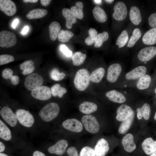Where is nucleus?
Segmentation results:
<instances>
[{"instance_id": "nucleus-1", "label": "nucleus", "mask_w": 156, "mask_h": 156, "mask_svg": "<svg viewBox=\"0 0 156 156\" xmlns=\"http://www.w3.org/2000/svg\"><path fill=\"white\" fill-rule=\"evenodd\" d=\"M15 113L19 124L31 136H35L39 135L40 133L44 131L38 118L35 117L28 110L19 108Z\"/></svg>"}, {"instance_id": "nucleus-2", "label": "nucleus", "mask_w": 156, "mask_h": 156, "mask_svg": "<svg viewBox=\"0 0 156 156\" xmlns=\"http://www.w3.org/2000/svg\"><path fill=\"white\" fill-rule=\"evenodd\" d=\"M0 108V118L16 133L28 140V133L19 124L15 112L7 105Z\"/></svg>"}, {"instance_id": "nucleus-3", "label": "nucleus", "mask_w": 156, "mask_h": 156, "mask_svg": "<svg viewBox=\"0 0 156 156\" xmlns=\"http://www.w3.org/2000/svg\"><path fill=\"white\" fill-rule=\"evenodd\" d=\"M0 139L14 146H25L31 143L28 140L16 133L1 118Z\"/></svg>"}, {"instance_id": "nucleus-4", "label": "nucleus", "mask_w": 156, "mask_h": 156, "mask_svg": "<svg viewBox=\"0 0 156 156\" xmlns=\"http://www.w3.org/2000/svg\"><path fill=\"white\" fill-rule=\"evenodd\" d=\"M60 112L59 105L55 102H50L46 104L40 110L38 118L45 131L46 125L54 120Z\"/></svg>"}, {"instance_id": "nucleus-5", "label": "nucleus", "mask_w": 156, "mask_h": 156, "mask_svg": "<svg viewBox=\"0 0 156 156\" xmlns=\"http://www.w3.org/2000/svg\"><path fill=\"white\" fill-rule=\"evenodd\" d=\"M90 75L88 71L85 68L80 69L77 71L74 78V83L77 90L83 91L88 87L90 83Z\"/></svg>"}, {"instance_id": "nucleus-6", "label": "nucleus", "mask_w": 156, "mask_h": 156, "mask_svg": "<svg viewBox=\"0 0 156 156\" xmlns=\"http://www.w3.org/2000/svg\"><path fill=\"white\" fill-rule=\"evenodd\" d=\"M43 79L41 75L36 73L29 74L26 78L24 85L26 88L31 91L37 90L42 86Z\"/></svg>"}, {"instance_id": "nucleus-7", "label": "nucleus", "mask_w": 156, "mask_h": 156, "mask_svg": "<svg viewBox=\"0 0 156 156\" xmlns=\"http://www.w3.org/2000/svg\"><path fill=\"white\" fill-rule=\"evenodd\" d=\"M83 125L86 130L89 132L95 133L100 129L99 124L96 118L91 115H86L81 118Z\"/></svg>"}, {"instance_id": "nucleus-8", "label": "nucleus", "mask_w": 156, "mask_h": 156, "mask_svg": "<svg viewBox=\"0 0 156 156\" xmlns=\"http://www.w3.org/2000/svg\"><path fill=\"white\" fill-rule=\"evenodd\" d=\"M17 42L15 34L12 32L3 30L0 32V46L2 47H11Z\"/></svg>"}, {"instance_id": "nucleus-9", "label": "nucleus", "mask_w": 156, "mask_h": 156, "mask_svg": "<svg viewBox=\"0 0 156 156\" xmlns=\"http://www.w3.org/2000/svg\"><path fill=\"white\" fill-rule=\"evenodd\" d=\"M68 144L66 140L60 139L47 148V151L50 154L61 156L65 152Z\"/></svg>"}, {"instance_id": "nucleus-10", "label": "nucleus", "mask_w": 156, "mask_h": 156, "mask_svg": "<svg viewBox=\"0 0 156 156\" xmlns=\"http://www.w3.org/2000/svg\"><path fill=\"white\" fill-rule=\"evenodd\" d=\"M122 69V66L119 63H114L111 65L107 70V80L111 83L115 82L120 77Z\"/></svg>"}, {"instance_id": "nucleus-11", "label": "nucleus", "mask_w": 156, "mask_h": 156, "mask_svg": "<svg viewBox=\"0 0 156 156\" xmlns=\"http://www.w3.org/2000/svg\"><path fill=\"white\" fill-rule=\"evenodd\" d=\"M31 94L35 99L42 101L49 99L52 95L51 89L48 86H41L37 90L31 91Z\"/></svg>"}, {"instance_id": "nucleus-12", "label": "nucleus", "mask_w": 156, "mask_h": 156, "mask_svg": "<svg viewBox=\"0 0 156 156\" xmlns=\"http://www.w3.org/2000/svg\"><path fill=\"white\" fill-rule=\"evenodd\" d=\"M112 16L116 20L122 21L125 19L127 14V10L125 3L122 1L116 3L114 8Z\"/></svg>"}, {"instance_id": "nucleus-13", "label": "nucleus", "mask_w": 156, "mask_h": 156, "mask_svg": "<svg viewBox=\"0 0 156 156\" xmlns=\"http://www.w3.org/2000/svg\"><path fill=\"white\" fill-rule=\"evenodd\" d=\"M63 127L68 130L79 133L83 129L82 123L78 120L74 118L66 119L62 123Z\"/></svg>"}, {"instance_id": "nucleus-14", "label": "nucleus", "mask_w": 156, "mask_h": 156, "mask_svg": "<svg viewBox=\"0 0 156 156\" xmlns=\"http://www.w3.org/2000/svg\"><path fill=\"white\" fill-rule=\"evenodd\" d=\"M146 68L144 66H138L127 73L125 75V79L128 81L138 80L146 74Z\"/></svg>"}, {"instance_id": "nucleus-15", "label": "nucleus", "mask_w": 156, "mask_h": 156, "mask_svg": "<svg viewBox=\"0 0 156 156\" xmlns=\"http://www.w3.org/2000/svg\"><path fill=\"white\" fill-rule=\"evenodd\" d=\"M156 55V47H149L141 50L138 55V59L141 61L146 62L151 59Z\"/></svg>"}, {"instance_id": "nucleus-16", "label": "nucleus", "mask_w": 156, "mask_h": 156, "mask_svg": "<svg viewBox=\"0 0 156 156\" xmlns=\"http://www.w3.org/2000/svg\"><path fill=\"white\" fill-rule=\"evenodd\" d=\"M134 112L132 108L126 104H122L119 106L116 110V119L122 122L131 116Z\"/></svg>"}, {"instance_id": "nucleus-17", "label": "nucleus", "mask_w": 156, "mask_h": 156, "mask_svg": "<svg viewBox=\"0 0 156 156\" xmlns=\"http://www.w3.org/2000/svg\"><path fill=\"white\" fill-rule=\"evenodd\" d=\"M0 10L6 15L12 16L14 15L17 10L15 3L10 0H0Z\"/></svg>"}, {"instance_id": "nucleus-18", "label": "nucleus", "mask_w": 156, "mask_h": 156, "mask_svg": "<svg viewBox=\"0 0 156 156\" xmlns=\"http://www.w3.org/2000/svg\"><path fill=\"white\" fill-rule=\"evenodd\" d=\"M105 95L110 101L117 103H123L127 100L124 93L116 90H112L107 92Z\"/></svg>"}, {"instance_id": "nucleus-19", "label": "nucleus", "mask_w": 156, "mask_h": 156, "mask_svg": "<svg viewBox=\"0 0 156 156\" xmlns=\"http://www.w3.org/2000/svg\"><path fill=\"white\" fill-rule=\"evenodd\" d=\"M109 149L108 142L104 138H102L97 142L94 150L96 156H105Z\"/></svg>"}, {"instance_id": "nucleus-20", "label": "nucleus", "mask_w": 156, "mask_h": 156, "mask_svg": "<svg viewBox=\"0 0 156 156\" xmlns=\"http://www.w3.org/2000/svg\"><path fill=\"white\" fill-rule=\"evenodd\" d=\"M122 144L125 150L128 152H132L136 147L133 136L130 133H127L124 136L122 140Z\"/></svg>"}, {"instance_id": "nucleus-21", "label": "nucleus", "mask_w": 156, "mask_h": 156, "mask_svg": "<svg viewBox=\"0 0 156 156\" xmlns=\"http://www.w3.org/2000/svg\"><path fill=\"white\" fill-rule=\"evenodd\" d=\"M142 146L144 153L150 155L156 151V140L154 141L151 138H147L143 142Z\"/></svg>"}, {"instance_id": "nucleus-22", "label": "nucleus", "mask_w": 156, "mask_h": 156, "mask_svg": "<svg viewBox=\"0 0 156 156\" xmlns=\"http://www.w3.org/2000/svg\"><path fill=\"white\" fill-rule=\"evenodd\" d=\"M143 43L146 45H151L156 43V27L147 31L142 38Z\"/></svg>"}, {"instance_id": "nucleus-23", "label": "nucleus", "mask_w": 156, "mask_h": 156, "mask_svg": "<svg viewBox=\"0 0 156 156\" xmlns=\"http://www.w3.org/2000/svg\"><path fill=\"white\" fill-rule=\"evenodd\" d=\"M97 108L96 104L90 102H83L79 106V111L83 113L87 114L94 112Z\"/></svg>"}, {"instance_id": "nucleus-24", "label": "nucleus", "mask_w": 156, "mask_h": 156, "mask_svg": "<svg viewBox=\"0 0 156 156\" xmlns=\"http://www.w3.org/2000/svg\"><path fill=\"white\" fill-rule=\"evenodd\" d=\"M137 116L139 120L142 117L146 120L149 119L151 114V107L147 103H144L141 107L136 109Z\"/></svg>"}, {"instance_id": "nucleus-25", "label": "nucleus", "mask_w": 156, "mask_h": 156, "mask_svg": "<svg viewBox=\"0 0 156 156\" xmlns=\"http://www.w3.org/2000/svg\"><path fill=\"white\" fill-rule=\"evenodd\" d=\"M62 13L66 20V27L68 29L72 28L73 24L76 23L77 19L74 16L70 10L68 8H63Z\"/></svg>"}, {"instance_id": "nucleus-26", "label": "nucleus", "mask_w": 156, "mask_h": 156, "mask_svg": "<svg viewBox=\"0 0 156 156\" xmlns=\"http://www.w3.org/2000/svg\"><path fill=\"white\" fill-rule=\"evenodd\" d=\"M129 16L131 21L135 25H138L142 21L140 10L135 6H133L131 8Z\"/></svg>"}, {"instance_id": "nucleus-27", "label": "nucleus", "mask_w": 156, "mask_h": 156, "mask_svg": "<svg viewBox=\"0 0 156 156\" xmlns=\"http://www.w3.org/2000/svg\"><path fill=\"white\" fill-rule=\"evenodd\" d=\"M151 81V77L146 74L137 80L136 83V87L138 90H141L146 89L149 87Z\"/></svg>"}, {"instance_id": "nucleus-28", "label": "nucleus", "mask_w": 156, "mask_h": 156, "mask_svg": "<svg viewBox=\"0 0 156 156\" xmlns=\"http://www.w3.org/2000/svg\"><path fill=\"white\" fill-rule=\"evenodd\" d=\"M92 13L93 16L96 20L99 22L103 23L107 20V16L104 10L99 6L94 7Z\"/></svg>"}, {"instance_id": "nucleus-29", "label": "nucleus", "mask_w": 156, "mask_h": 156, "mask_svg": "<svg viewBox=\"0 0 156 156\" xmlns=\"http://www.w3.org/2000/svg\"><path fill=\"white\" fill-rule=\"evenodd\" d=\"M105 70L103 67H99L93 71L90 75V81L92 82L99 83L104 77Z\"/></svg>"}, {"instance_id": "nucleus-30", "label": "nucleus", "mask_w": 156, "mask_h": 156, "mask_svg": "<svg viewBox=\"0 0 156 156\" xmlns=\"http://www.w3.org/2000/svg\"><path fill=\"white\" fill-rule=\"evenodd\" d=\"M48 13L47 10L41 8H36L30 11L26 15V17L29 19L42 18Z\"/></svg>"}, {"instance_id": "nucleus-31", "label": "nucleus", "mask_w": 156, "mask_h": 156, "mask_svg": "<svg viewBox=\"0 0 156 156\" xmlns=\"http://www.w3.org/2000/svg\"><path fill=\"white\" fill-rule=\"evenodd\" d=\"M134 112L129 118L122 122L118 129L119 133L121 134L126 133L131 127L133 121Z\"/></svg>"}, {"instance_id": "nucleus-32", "label": "nucleus", "mask_w": 156, "mask_h": 156, "mask_svg": "<svg viewBox=\"0 0 156 156\" xmlns=\"http://www.w3.org/2000/svg\"><path fill=\"white\" fill-rule=\"evenodd\" d=\"M61 28L60 24L57 22L53 21L51 23L49 26V30L51 40L54 41L57 39Z\"/></svg>"}, {"instance_id": "nucleus-33", "label": "nucleus", "mask_w": 156, "mask_h": 156, "mask_svg": "<svg viewBox=\"0 0 156 156\" xmlns=\"http://www.w3.org/2000/svg\"><path fill=\"white\" fill-rule=\"evenodd\" d=\"M12 70L9 68H6L2 72V76L5 79H10L12 84L14 85H17L19 82V78L18 76L13 75Z\"/></svg>"}, {"instance_id": "nucleus-34", "label": "nucleus", "mask_w": 156, "mask_h": 156, "mask_svg": "<svg viewBox=\"0 0 156 156\" xmlns=\"http://www.w3.org/2000/svg\"><path fill=\"white\" fill-rule=\"evenodd\" d=\"M34 62L30 60H26L22 63L19 66L20 68L23 70L22 74L24 75L32 73L35 68Z\"/></svg>"}, {"instance_id": "nucleus-35", "label": "nucleus", "mask_w": 156, "mask_h": 156, "mask_svg": "<svg viewBox=\"0 0 156 156\" xmlns=\"http://www.w3.org/2000/svg\"><path fill=\"white\" fill-rule=\"evenodd\" d=\"M83 8V3L81 1H78L75 3V6L71 8L70 10L76 18L81 20L83 18L84 16Z\"/></svg>"}, {"instance_id": "nucleus-36", "label": "nucleus", "mask_w": 156, "mask_h": 156, "mask_svg": "<svg viewBox=\"0 0 156 156\" xmlns=\"http://www.w3.org/2000/svg\"><path fill=\"white\" fill-rule=\"evenodd\" d=\"M51 90L53 96H57L59 98H62L67 92L66 88L57 83L51 86Z\"/></svg>"}, {"instance_id": "nucleus-37", "label": "nucleus", "mask_w": 156, "mask_h": 156, "mask_svg": "<svg viewBox=\"0 0 156 156\" xmlns=\"http://www.w3.org/2000/svg\"><path fill=\"white\" fill-rule=\"evenodd\" d=\"M86 58V55L80 52H77L73 55L72 59L73 64L78 66L82 64Z\"/></svg>"}, {"instance_id": "nucleus-38", "label": "nucleus", "mask_w": 156, "mask_h": 156, "mask_svg": "<svg viewBox=\"0 0 156 156\" xmlns=\"http://www.w3.org/2000/svg\"><path fill=\"white\" fill-rule=\"evenodd\" d=\"M109 34L107 32L104 31L102 33L97 34L96 37L94 46L95 48H99L103 45L104 42L109 38Z\"/></svg>"}, {"instance_id": "nucleus-39", "label": "nucleus", "mask_w": 156, "mask_h": 156, "mask_svg": "<svg viewBox=\"0 0 156 156\" xmlns=\"http://www.w3.org/2000/svg\"><path fill=\"white\" fill-rule=\"evenodd\" d=\"M74 36V34L69 30H60L57 36L58 40L62 42H68Z\"/></svg>"}, {"instance_id": "nucleus-40", "label": "nucleus", "mask_w": 156, "mask_h": 156, "mask_svg": "<svg viewBox=\"0 0 156 156\" xmlns=\"http://www.w3.org/2000/svg\"><path fill=\"white\" fill-rule=\"evenodd\" d=\"M141 36V32L140 30L138 28L135 29L128 43L127 47L131 48L133 47L140 38Z\"/></svg>"}, {"instance_id": "nucleus-41", "label": "nucleus", "mask_w": 156, "mask_h": 156, "mask_svg": "<svg viewBox=\"0 0 156 156\" xmlns=\"http://www.w3.org/2000/svg\"><path fill=\"white\" fill-rule=\"evenodd\" d=\"M129 40V36L127 30L123 31L118 37L116 44L119 48H121L125 45Z\"/></svg>"}, {"instance_id": "nucleus-42", "label": "nucleus", "mask_w": 156, "mask_h": 156, "mask_svg": "<svg viewBox=\"0 0 156 156\" xmlns=\"http://www.w3.org/2000/svg\"><path fill=\"white\" fill-rule=\"evenodd\" d=\"M89 36L85 40L87 45L89 46L92 45L94 42L97 35V32L94 28H91L88 31Z\"/></svg>"}, {"instance_id": "nucleus-43", "label": "nucleus", "mask_w": 156, "mask_h": 156, "mask_svg": "<svg viewBox=\"0 0 156 156\" xmlns=\"http://www.w3.org/2000/svg\"><path fill=\"white\" fill-rule=\"evenodd\" d=\"M65 76V74L64 73L60 72L56 68L52 69L50 73V78L55 81H59L62 80Z\"/></svg>"}, {"instance_id": "nucleus-44", "label": "nucleus", "mask_w": 156, "mask_h": 156, "mask_svg": "<svg viewBox=\"0 0 156 156\" xmlns=\"http://www.w3.org/2000/svg\"><path fill=\"white\" fill-rule=\"evenodd\" d=\"M79 156H96V155L93 148L88 146H86L81 149Z\"/></svg>"}, {"instance_id": "nucleus-45", "label": "nucleus", "mask_w": 156, "mask_h": 156, "mask_svg": "<svg viewBox=\"0 0 156 156\" xmlns=\"http://www.w3.org/2000/svg\"><path fill=\"white\" fill-rule=\"evenodd\" d=\"M14 60L13 56L9 54H3L0 55V65L6 64Z\"/></svg>"}, {"instance_id": "nucleus-46", "label": "nucleus", "mask_w": 156, "mask_h": 156, "mask_svg": "<svg viewBox=\"0 0 156 156\" xmlns=\"http://www.w3.org/2000/svg\"><path fill=\"white\" fill-rule=\"evenodd\" d=\"M148 22L150 27L153 28L156 27V12L153 14L149 16Z\"/></svg>"}, {"instance_id": "nucleus-47", "label": "nucleus", "mask_w": 156, "mask_h": 156, "mask_svg": "<svg viewBox=\"0 0 156 156\" xmlns=\"http://www.w3.org/2000/svg\"><path fill=\"white\" fill-rule=\"evenodd\" d=\"M60 50L67 57H70L72 55V52L69 50L67 47L64 45H62L60 46Z\"/></svg>"}, {"instance_id": "nucleus-48", "label": "nucleus", "mask_w": 156, "mask_h": 156, "mask_svg": "<svg viewBox=\"0 0 156 156\" xmlns=\"http://www.w3.org/2000/svg\"><path fill=\"white\" fill-rule=\"evenodd\" d=\"M66 152L69 156H79L77 151L74 147H69L67 150Z\"/></svg>"}, {"instance_id": "nucleus-49", "label": "nucleus", "mask_w": 156, "mask_h": 156, "mask_svg": "<svg viewBox=\"0 0 156 156\" xmlns=\"http://www.w3.org/2000/svg\"><path fill=\"white\" fill-rule=\"evenodd\" d=\"M32 156H46V155L43 152L38 150H35L33 151Z\"/></svg>"}, {"instance_id": "nucleus-50", "label": "nucleus", "mask_w": 156, "mask_h": 156, "mask_svg": "<svg viewBox=\"0 0 156 156\" xmlns=\"http://www.w3.org/2000/svg\"><path fill=\"white\" fill-rule=\"evenodd\" d=\"M51 0H40L41 4L44 6H47L49 5Z\"/></svg>"}, {"instance_id": "nucleus-51", "label": "nucleus", "mask_w": 156, "mask_h": 156, "mask_svg": "<svg viewBox=\"0 0 156 156\" xmlns=\"http://www.w3.org/2000/svg\"><path fill=\"white\" fill-rule=\"evenodd\" d=\"M29 27L27 26L25 27L22 31V34H26L29 30Z\"/></svg>"}, {"instance_id": "nucleus-52", "label": "nucleus", "mask_w": 156, "mask_h": 156, "mask_svg": "<svg viewBox=\"0 0 156 156\" xmlns=\"http://www.w3.org/2000/svg\"><path fill=\"white\" fill-rule=\"evenodd\" d=\"M19 22V20L18 19L14 20L12 24V27L14 29H15Z\"/></svg>"}, {"instance_id": "nucleus-53", "label": "nucleus", "mask_w": 156, "mask_h": 156, "mask_svg": "<svg viewBox=\"0 0 156 156\" xmlns=\"http://www.w3.org/2000/svg\"><path fill=\"white\" fill-rule=\"evenodd\" d=\"M38 1V0H23V1L25 3H27L29 2L31 3H35L37 2Z\"/></svg>"}, {"instance_id": "nucleus-54", "label": "nucleus", "mask_w": 156, "mask_h": 156, "mask_svg": "<svg viewBox=\"0 0 156 156\" xmlns=\"http://www.w3.org/2000/svg\"><path fill=\"white\" fill-rule=\"evenodd\" d=\"M93 1L97 4H100L102 2L101 0H94Z\"/></svg>"}, {"instance_id": "nucleus-55", "label": "nucleus", "mask_w": 156, "mask_h": 156, "mask_svg": "<svg viewBox=\"0 0 156 156\" xmlns=\"http://www.w3.org/2000/svg\"><path fill=\"white\" fill-rule=\"evenodd\" d=\"M0 156H9L8 155L4 153H0Z\"/></svg>"}, {"instance_id": "nucleus-56", "label": "nucleus", "mask_w": 156, "mask_h": 156, "mask_svg": "<svg viewBox=\"0 0 156 156\" xmlns=\"http://www.w3.org/2000/svg\"><path fill=\"white\" fill-rule=\"evenodd\" d=\"M105 1L107 2V3H112V2H113L114 1V0H105Z\"/></svg>"}, {"instance_id": "nucleus-57", "label": "nucleus", "mask_w": 156, "mask_h": 156, "mask_svg": "<svg viewBox=\"0 0 156 156\" xmlns=\"http://www.w3.org/2000/svg\"><path fill=\"white\" fill-rule=\"evenodd\" d=\"M149 156H156V151L150 155Z\"/></svg>"}, {"instance_id": "nucleus-58", "label": "nucleus", "mask_w": 156, "mask_h": 156, "mask_svg": "<svg viewBox=\"0 0 156 156\" xmlns=\"http://www.w3.org/2000/svg\"><path fill=\"white\" fill-rule=\"evenodd\" d=\"M154 118L155 120H156V112L155 114L154 117Z\"/></svg>"}, {"instance_id": "nucleus-59", "label": "nucleus", "mask_w": 156, "mask_h": 156, "mask_svg": "<svg viewBox=\"0 0 156 156\" xmlns=\"http://www.w3.org/2000/svg\"><path fill=\"white\" fill-rule=\"evenodd\" d=\"M154 92H155V93H156V87L155 88V89Z\"/></svg>"}, {"instance_id": "nucleus-60", "label": "nucleus", "mask_w": 156, "mask_h": 156, "mask_svg": "<svg viewBox=\"0 0 156 156\" xmlns=\"http://www.w3.org/2000/svg\"></svg>"}]
</instances>
